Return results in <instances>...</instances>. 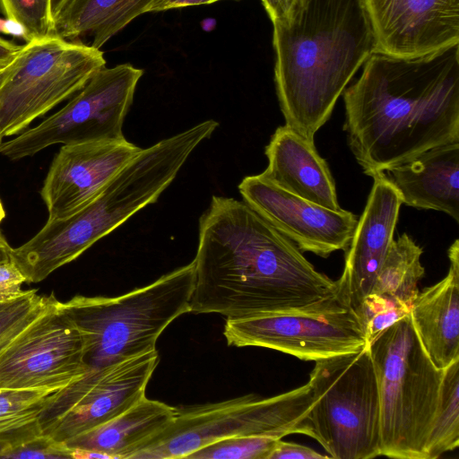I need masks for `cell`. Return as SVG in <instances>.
I'll list each match as a JSON object with an SVG mask.
<instances>
[{"instance_id": "6da1fadb", "label": "cell", "mask_w": 459, "mask_h": 459, "mask_svg": "<svg viewBox=\"0 0 459 459\" xmlns=\"http://www.w3.org/2000/svg\"><path fill=\"white\" fill-rule=\"evenodd\" d=\"M191 312L228 318L299 312L338 300L336 281L244 201L212 196L199 221Z\"/></svg>"}, {"instance_id": "7a4b0ae2", "label": "cell", "mask_w": 459, "mask_h": 459, "mask_svg": "<svg viewBox=\"0 0 459 459\" xmlns=\"http://www.w3.org/2000/svg\"><path fill=\"white\" fill-rule=\"evenodd\" d=\"M342 94L348 144L368 176L459 143V43L412 57L373 53Z\"/></svg>"}, {"instance_id": "3957f363", "label": "cell", "mask_w": 459, "mask_h": 459, "mask_svg": "<svg viewBox=\"0 0 459 459\" xmlns=\"http://www.w3.org/2000/svg\"><path fill=\"white\" fill-rule=\"evenodd\" d=\"M274 81L285 126L308 142L375 51L363 0H300L273 22Z\"/></svg>"}, {"instance_id": "277c9868", "label": "cell", "mask_w": 459, "mask_h": 459, "mask_svg": "<svg viewBox=\"0 0 459 459\" xmlns=\"http://www.w3.org/2000/svg\"><path fill=\"white\" fill-rule=\"evenodd\" d=\"M194 262L115 298L76 295L60 307L79 330L89 369L156 350L165 328L191 312Z\"/></svg>"}, {"instance_id": "5b68a950", "label": "cell", "mask_w": 459, "mask_h": 459, "mask_svg": "<svg viewBox=\"0 0 459 459\" xmlns=\"http://www.w3.org/2000/svg\"><path fill=\"white\" fill-rule=\"evenodd\" d=\"M368 345L379 393L381 455L426 459L444 369L425 352L410 314Z\"/></svg>"}, {"instance_id": "8992f818", "label": "cell", "mask_w": 459, "mask_h": 459, "mask_svg": "<svg viewBox=\"0 0 459 459\" xmlns=\"http://www.w3.org/2000/svg\"><path fill=\"white\" fill-rule=\"evenodd\" d=\"M312 404V389L307 382L269 398L247 394L215 403L178 408L173 421L130 458H186L212 442L233 437L280 439L295 433L311 437L308 414Z\"/></svg>"}, {"instance_id": "52a82bcc", "label": "cell", "mask_w": 459, "mask_h": 459, "mask_svg": "<svg viewBox=\"0 0 459 459\" xmlns=\"http://www.w3.org/2000/svg\"><path fill=\"white\" fill-rule=\"evenodd\" d=\"M311 437L333 459L381 455L380 402L369 345L315 361Z\"/></svg>"}, {"instance_id": "ba28073f", "label": "cell", "mask_w": 459, "mask_h": 459, "mask_svg": "<svg viewBox=\"0 0 459 459\" xmlns=\"http://www.w3.org/2000/svg\"><path fill=\"white\" fill-rule=\"evenodd\" d=\"M103 52L52 35L26 42L6 66L0 88V133H22L36 118L81 91L105 67Z\"/></svg>"}, {"instance_id": "9c48e42d", "label": "cell", "mask_w": 459, "mask_h": 459, "mask_svg": "<svg viewBox=\"0 0 459 459\" xmlns=\"http://www.w3.org/2000/svg\"><path fill=\"white\" fill-rule=\"evenodd\" d=\"M143 74L130 64L103 67L57 112L2 142L0 155L18 160L57 143L126 139L123 123Z\"/></svg>"}, {"instance_id": "30bf717a", "label": "cell", "mask_w": 459, "mask_h": 459, "mask_svg": "<svg viewBox=\"0 0 459 459\" xmlns=\"http://www.w3.org/2000/svg\"><path fill=\"white\" fill-rule=\"evenodd\" d=\"M158 363L154 350L88 370L49 396L39 417L41 435L65 442L118 416L145 395Z\"/></svg>"}, {"instance_id": "8fae6325", "label": "cell", "mask_w": 459, "mask_h": 459, "mask_svg": "<svg viewBox=\"0 0 459 459\" xmlns=\"http://www.w3.org/2000/svg\"><path fill=\"white\" fill-rule=\"evenodd\" d=\"M82 337L51 294L38 316L0 345V389L57 391L90 370Z\"/></svg>"}, {"instance_id": "7c38bea8", "label": "cell", "mask_w": 459, "mask_h": 459, "mask_svg": "<svg viewBox=\"0 0 459 459\" xmlns=\"http://www.w3.org/2000/svg\"><path fill=\"white\" fill-rule=\"evenodd\" d=\"M223 334L230 346L269 348L312 361L368 344L360 320L340 299L318 309L228 318Z\"/></svg>"}, {"instance_id": "4fadbf2b", "label": "cell", "mask_w": 459, "mask_h": 459, "mask_svg": "<svg viewBox=\"0 0 459 459\" xmlns=\"http://www.w3.org/2000/svg\"><path fill=\"white\" fill-rule=\"evenodd\" d=\"M243 201L301 251L327 257L346 250L358 217L313 204L275 186L261 174L247 176L238 185Z\"/></svg>"}, {"instance_id": "5bb4252c", "label": "cell", "mask_w": 459, "mask_h": 459, "mask_svg": "<svg viewBox=\"0 0 459 459\" xmlns=\"http://www.w3.org/2000/svg\"><path fill=\"white\" fill-rule=\"evenodd\" d=\"M141 150L126 139L63 144L40 190L48 220L65 219L86 206Z\"/></svg>"}, {"instance_id": "9a60e30c", "label": "cell", "mask_w": 459, "mask_h": 459, "mask_svg": "<svg viewBox=\"0 0 459 459\" xmlns=\"http://www.w3.org/2000/svg\"><path fill=\"white\" fill-rule=\"evenodd\" d=\"M374 53L427 55L459 43V0H363Z\"/></svg>"}, {"instance_id": "2e32d148", "label": "cell", "mask_w": 459, "mask_h": 459, "mask_svg": "<svg viewBox=\"0 0 459 459\" xmlns=\"http://www.w3.org/2000/svg\"><path fill=\"white\" fill-rule=\"evenodd\" d=\"M374 183L348 247L342 273L336 281L337 297L355 311L371 291L394 240L402 200L385 173Z\"/></svg>"}, {"instance_id": "e0dca14e", "label": "cell", "mask_w": 459, "mask_h": 459, "mask_svg": "<svg viewBox=\"0 0 459 459\" xmlns=\"http://www.w3.org/2000/svg\"><path fill=\"white\" fill-rule=\"evenodd\" d=\"M268 165L261 175L299 197L339 211L334 180L315 143L286 126L278 127L265 147Z\"/></svg>"}, {"instance_id": "ac0fdd59", "label": "cell", "mask_w": 459, "mask_h": 459, "mask_svg": "<svg viewBox=\"0 0 459 459\" xmlns=\"http://www.w3.org/2000/svg\"><path fill=\"white\" fill-rule=\"evenodd\" d=\"M447 255L450 266L446 276L419 292L410 309L421 346L440 369L459 359L458 239L450 246Z\"/></svg>"}, {"instance_id": "d6986e66", "label": "cell", "mask_w": 459, "mask_h": 459, "mask_svg": "<svg viewBox=\"0 0 459 459\" xmlns=\"http://www.w3.org/2000/svg\"><path fill=\"white\" fill-rule=\"evenodd\" d=\"M385 174L403 204L443 212L459 222V143L431 148Z\"/></svg>"}, {"instance_id": "ffe728a7", "label": "cell", "mask_w": 459, "mask_h": 459, "mask_svg": "<svg viewBox=\"0 0 459 459\" xmlns=\"http://www.w3.org/2000/svg\"><path fill=\"white\" fill-rule=\"evenodd\" d=\"M178 408L144 395L110 420L65 442L69 448L93 451L107 458L126 459L163 431L175 419Z\"/></svg>"}, {"instance_id": "44dd1931", "label": "cell", "mask_w": 459, "mask_h": 459, "mask_svg": "<svg viewBox=\"0 0 459 459\" xmlns=\"http://www.w3.org/2000/svg\"><path fill=\"white\" fill-rule=\"evenodd\" d=\"M154 1L68 0L55 18V31L67 40L91 36L90 45L100 49L130 22L148 13Z\"/></svg>"}, {"instance_id": "7402d4cb", "label": "cell", "mask_w": 459, "mask_h": 459, "mask_svg": "<svg viewBox=\"0 0 459 459\" xmlns=\"http://www.w3.org/2000/svg\"><path fill=\"white\" fill-rule=\"evenodd\" d=\"M422 248L404 233L394 239L377 275L370 293L395 299L411 309L425 274L420 263Z\"/></svg>"}, {"instance_id": "603a6c76", "label": "cell", "mask_w": 459, "mask_h": 459, "mask_svg": "<svg viewBox=\"0 0 459 459\" xmlns=\"http://www.w3.org/2000/svg\"><path fill=\"white\" fill-rule=\"evenodd\" d=\"M54 392L0 389V446L8 449L41 435L39 417Z\"/></svg>"}, {"instance_id": "cb8c5ba5", "label": "cell", "mask_w": 459, "mask_h": 459, "mask_svg": "<svg viewBox=\"0 0 459 459\" xmlns=\"http://www.w3.org/2000/svg\"><path fill=\"white\" fill-rule=\"evenodd\" d=\"M459 445V359L444 368L426 459H437Z\"/></svg>"}, {"instance_id": "d4e9b609", "label": "cell", "mask_w": 459, "mask_h": 459, "mask_svg": "<svg viewBox=\"0 0 459 459\" xmlns=\"http://www.w3.org/2000/svg\"><path fill=\"white\" fill-rule=\"evenodd\" d=\"M0 11L23 28L26 42L56 35L51 0H0Z\"/></svg>"}, {"instance_id": "484cf974", "label": "cell", "mask_w": 459, "mask_h": 459, "mask_svg": "<svg viewBox=\"0 0 459 459\" xmlns=\"http://www.w3.org/2000/svg\"><path fill=\"white\" fill-rule=\"evenodd\" d=\"M281 439V438H280ZM278 438L233 437L217 440L193 452L187 459H268Z\"/></svg>"}, {"instance_id": "4316f807", "label": "cell", "mask_w": 459, "mask_h": 459, "mask_svg": "<svg viewBox=\"0 0 459 459\" xmlns=\"http://www.w3.org/2000/svg\"><path fill=\"white\" fill-rule=\"evenodd\" d=\"M363 326L366 342H372L386 328L410 314L394 299L369 293L354 311Z\"/></svg>"}, {"instance_id": "83f0119b", "label": "cell", "mask_w": 459, "mask_h": 459, "mask_svg": "<svg viewBox=\"0 0 459 459\" xmlns=\"http://www.w3.org/2000/svg\"><path fill=\"white\" fill-rule=\"evenodd\" d=\"M48 296L37 290H25L20 298L0 309V345L21 332L43 308Z\"/></svg>"}, {"instance_id": "f1b7e54d", "label": "cell", "mask_w": 459, "mask_h": 459, "mask_svg": "<svg viewBox=\"0 0 459 459\" xmlns=\"http://www.w3.org/2000/svg\"><path fill=\"white\" fill-rule=\"evenodd\" d=\"M0 458H72V449L64 442L39 435L16 446L5 449L0 454Z\"/></svg>"}, {"instance_id": "f546056e", "label": "cell", "mask_w": 459, "mask_h": 459, "mask_svg": "<svg viewBox=\"0 0 459 459\" xmlns=\"http://www.w3.org/2000/svg\"><path fill=\"white\" fill-rule=\"evenodd\" d=\"M25 276L11 260L0 263V303H8L20 298L25 290L22 285Z\"/></svg>"}, {"instance_id": "4dcf8cb0", "label": "cell", "mask_w": 459, "mask_h": 459, "mask_svg": "<svg viewBox=\"0 0 459 459\" xmlns=\"http://www.w3.org/2000/svg\"><path fill=\"white\" fill-rule=\"evenodd\" d=\"M329 458L316 450L292 442L278 439L268 459H323Z\"/></svg>"}, {"instance_id": "1f68e13d", "label": "cell", "mask_w": 459, "mask_h": 459, "mask_svg": "<svg viewBox=\"0 0 459 459\" xmlns=\"http://www.w3.org/2000/svg\"><path fill=\"white\" fill-rule=\"evenodd\" d=\"M272 22L287 18L300 0H261Z\"/></svg>"}, {"instance_id": "d6a6232c", "label": "cell", "mask_w": 459, "mask_h": 459, "mask_svg": "<svg viewBox=\"0 0 459 459\" xmlns=\"http://www.w3.org/2000/svg\"><path fill=\"white\" fill-rule=\"evenodd\" d=\"M218 1L221 0H155L150 6L148 13L207 4Z\"/></svg>"}, {"instance_id": "836d02e7", "label": "cell", "mask_w": 459, "mask_h": 459, "mask_svg": "<svg viewBox=\"0 0 459 459\" xmlns=\"http://www.w3.org/2000/svg\"><path fill=\"white\" fill-rule=\"evenodd\" d=\"M22 46L0 37V68L8 66L22 49Z\"/></svg>"}, {"instance_id": "e575fe53", "label": "cell", "mask_w": 459, "mask_h": 459, "mask_svg": "<svg viewBox=\"0 0 459 459\" xmlns=\"http://www.w3.org/2000/svg\"><path fill=\"white\" fill-rule=\"evenodd\" d=\"M0 32L22 38L23 39L25 38V31L23 28L17 22L6 18H0Z\"/></svg>"}, {"instance_id": "d590c367", "label": "cell", "mask_w": 459, "mask_h": 459, "mask_svg": "<svg viewBox=\"0 0 459 459\" xmlns=\"http://www.w3.org/2000/svg\"><path fill=\"white\" fill-rule=\"evenodd\" d=\"M12 247L0 230V263L10 260L9 254Z\"/></svg>"}, {"instance_id": "8d00e7d4", "label": "cell", "mask_w": 459, "mask_h": 459, "mask_svg": "<svg viewBox=\"0 0 459 459\" xmlns=\"http://www.w3.org/2000/svg\"><path fill=\"white\" fill-rule=\"evenodd\" d=\"M67 1L68 0H51V12L54 21Z\"/></svg>"}, {"instance_id": "74e56055", "label": "cell", "mask_w": 459, "mask_h": 459, "mask_svg": "<svg viewBox=\"0 0 459 459\" xmlns=\"http://www.w3.org/2000/svg\"><path fill=\"white\" fill-rule=\"evenodd\" d=\"M6 73H7V70H6V67L4 68H0V88L5 79V76H6Z\"/></svg>"}, {"instance_id": "f35d334b", "label": "cell", "mask_w": 459, "mask_h": 459, "mask_svg": "<svg viewBox=\"0 0 459 459\" xmlns=\"http://www.w3.org/2000/svg\"><path fill=\"white\" fill-rule=\"evenodd\" d=\"M4 217H5V211L3 207L2 202L0 201V223L3 221Z\"/></svg>"}, {"instance_id": "ab89813d", "label": "cell", "mask_w": 459, "mask_h": 459, "mask_svg": "<svg viewBox=\"0 0 459 459\" xmlns=\"http://www.w3.org/2000/svg\"><path fill=\"white\" fill-rule=\"evenodd\" d=\"M11 302H12V301H11ZM8 303H10V302H8ZM8 303H0V309H1L2 307H4L5 305H7Z\"/></svg>"}, {"instance_id": "60d3db41", "label": "cell", "mask_w": 459, "mask_h": 459, "mask_svg": "<svg viewBox=\"0 0 459 459\" xmlns=\"http://www.w3.org/2000/svg\"><path fill=\"white\" fill-rule=\"evenodd\" d=\"M6 447L0 446V454L5 449Z\"/></svg>"}, {"instance_id": "b9f144b4", "label": "cell", "mask_w": 459, "mask_h": 459, "mask_svg": "<svg viewBox=\"0 0 459 459\" xmlns=\"http://www.w3.org/2000/svg\"><path fill=\"white\" fill-rule=\"evenodd\" d=\"M2 142H3V136H2V134H1V133H0V143H1Z\"/></svg>"}]
</instances>
